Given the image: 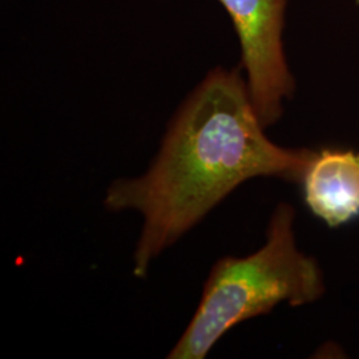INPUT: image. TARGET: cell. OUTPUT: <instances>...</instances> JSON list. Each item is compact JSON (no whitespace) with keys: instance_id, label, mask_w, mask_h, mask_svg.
Segmentation results:
<instances>
[{"instance_id":"cell-2","label":"cell","mask_w":359,"mask_h":359,"mask_svg":"<svg viewBox=\"0 0 359 359\" xmlns=\"http://www.w3.org/2000/svg\"><path fill=\"white\" fill-rule=\"evenodd\" d=\"M295 219L294 206L280 203L270 216L265 244L248 256L215 262L192 320L167 358H205L234 326L280 304L297 308L321 299L325 276L318 259L299 248Z\"/></svg>"},{"instance_id":"cell-1","label":"cell","mask_w":359,"mask_h":359,"mask_svg":"<svg viewBox=\"0 0 359 359\" xmlns=\"http://www.w3.org/2000/svg\"><path fill=\"white\" fill-rule=\"evenodd\" d=\"M265 130L238 68L217 67L181 104L149 168L111 182L105 209L142 218L133 253L137 278L246 181L302 182L317 151L278 145Z\"/></svg>"},{"instance_id":"cell-4","label":"cell","mask_w":359,"mask_h":359,"mask_svg":"<svg viewBox=\"0 0 359 359\" xmlns=\"http://www.w3.org/2000/svg\"><path fill=\"white\" fill-rule=\"evenodd\" d=\"M304 201L329 228L359 217V151H317L302 179Z\"/></svg>"},{"instance_id":"cell-3","label":"cell","mask_w":359,"mask_h":359,"mask_svg":"<svg viewBox=\"0 0 359 359\" xmlns=\"http://www.w3.org/2000/svg\"><path fill=\"white\" fill-rule=\"evenodd\" d=\"M229 13L241 46V68L264 127L274 126L292 100L295 79L283 47L289 0H218Z\"/></svg>"},{"instance_id":"cell-5","label":"cell","mask_w":359,"mask_h":359,"mask_svg":"<svg viewBox=\"0 0 359 359\" xmlns=\"http://www.w3.org/2000/svg\"><path fill=\"white\" fill-rule=\"evenodd\" d=\"M357 3H359V0H357Z\"/></svg>"}]
</instances>
